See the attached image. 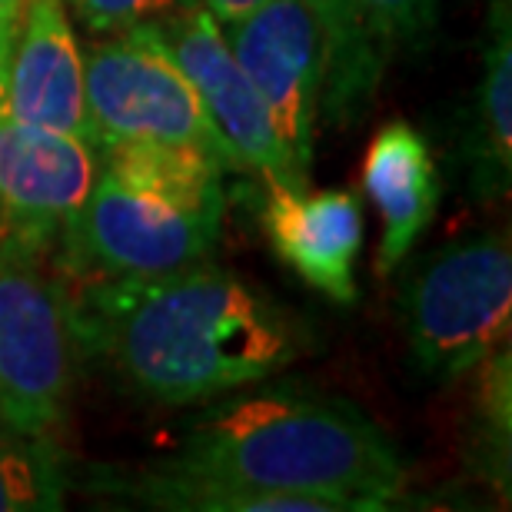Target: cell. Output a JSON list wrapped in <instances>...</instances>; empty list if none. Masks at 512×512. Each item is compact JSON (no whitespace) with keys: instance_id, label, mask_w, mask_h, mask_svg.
<instances>
[{"instance_id":"6da1fadb","label":"cell","mask_w":512,"mask_h":512,"mask_svg":"<svg viewBox=\"0 0 512 512\" xmlns=\"http://www.w3.org/2000/svg\"><path fill=\"white\" fill-rule=\"evenodd\" d=\"M64 290L77 353L163 406L210 403L280 376L313 343L290 306L210 260Z\"/></svg>"},{"instance_id":"7a4b0ae2","label":"cell","mask_w":512,"mask_h":512,"mask_svg":"<svg viewBox=\"0 0 512 512\" xmlns=\"http://www.w3.org/2000/svg\"><path fill=\"white\" fill-rule=\"evenodd\" d=\"M157 463L283 493L343 496L363 512L389 509L406 486L393 439L353 399L273 376L183 419L173 453Z\"/></svg>"},{"instance_id":"3957f363","label":"cell","mask_w":512,"mask_h":512,"mask_svg":"<svg viewBox=\"0 0 512 512\" xmlns=\"http://www.w3.org/2000/svg\"><path fill=\"white\" fill-rule=\"evenodd\" d=\"M419 376L453 383L509 343L512 253L506 233L463 237L426 253L399 290Z\"/></svg>"},{"instance_id":"277c9868","label":"cell","mask_w":512,"mask_h":512,"mask_svg":"<svg viewBox=\"0 0 512 512\" xmlns=\"http://www.w3.org/2000/svg\"><path fill=\"white\" fill-rule=\"evenodd\" d=\"M220 227L223 213L193 210L100 170L60 233L54 260L64 283L157 276L210 260Z\"/></svg>"},{"instance_id":"5b68a950","label":"cell","mask_w":512,"mask_h":512,"mask_svg":"<svg viewBox=\"0 0 512 512\" xmlns=\"http://www.w3.org/2000/svg\"><path fill=\"white\" fill-rule=\"evenodd\" d=\"M84 90L100 143L147 140L197 147L227 170H243L190 77L133 30L104 34L84 50Z\"/></svg>"},{"instance_id":"8992f818","label":"cell","mask_w":512,"mask_h":512,"mask_svg":"<svg viewBox=\"0 0 512 512\" xmlns=\"http://www.w3.org/2000/svg\"><path fill=\"white\" fill-rule=\"evenodd\" d=\"M77 373L67 290L40 263L0 256V419L30 436L64 426Z\"/></svg>"},{"instance_id":"52a82bcc","label":"cell","mask_w":512,"mask_h":512,"mask_svg":"<svg viewBox=\"0 0 512 512\" xmlns=\"http://www.w3.org/2000/svg\"><path fill=\"white\" fill-rule=\"evenodd\" d=\"M97 173L94 143L20 124L0 100V256L44 266Z\"/></svg>"},{"instance_id":"ba28073f","label":"cell","mask_w":512,"mask_h":512,"mask_svg":"<svg viewBox=\"0 0 512 512\" xmlns=\"http://www.w3.org/2000/svg\"><path fill=\"white\" fill-rule=\"evenodd\" d=\"M133 34L160 47L190 77L213 124L220 127L233 153L240 157L243 170H253L263 180L283 183L290 190H310V177H303L293 167L260 94L237 64L227 37H223V27L207 4L180 10L157 24L133 27Z\"/></svg>"},{"instance_id":"9c48e42d","label":"cell","mask_w":512,"mask_h":512,"mask_svg":"<svg viewBox=\"0 0 512 512\" xmlns=\"http://www.w3.org/2000/svg\"><path fill=\"white\" fill-rule=\"evenodd\" d=\"M223 37L260 94L293 167L310 177L323 100V30L303 0H266L223 27Z\"/></svg>"},{"instance_id":"30bf717a","label":"cell","mask_w":512,"mask_h":512,"mask_svg":"<svg viewBox=\"0 0 512 512\" xmlns=\"http://www.w3.org/2000/svg\"><path fill=\"white\" fill-rule=\"evenodd\" d=\"M4 110L20 124L74 133L100 147L84 90V50L64 0H27L7 54Z\"/></svg>"},{"instance_id":"8fae6325","label":"cell","mask_w":512,"mask_h":512,"mask_svg":"<svg viewBox=\"0 0 512 512\" xmlns=\"http://www.w3.org/2000/svg\"><path fill=\"white\" fill-rule=\"evenodd\" d=\"M263 230L273 253L333 303L356 300L363 207L353 190H290L263 180Z\"/></svg>"},{"instance_id":"7c38bea8","label":"cell","mask_w":512,"mask_h":512,"mask_svg":"<svg viewBox=\"0 0 512 512\" xmlns=\"http://www.w3.org/2000/svg\"><path fill=\"white\" fill-rule=\"evenodd\" d=\"M363 190L383 223L376 270L389 276L413 253L443 197L429 143L413 124L389 120L373 133L363 163Z\"/></svg>"},{"instance_id":"4fadbf2b","label":"cell","mask_w":512,"mask_h":512,"mask_svg":"<svg viewBox=\"0 0 512 512\" xmlns=\"http://www.w3.org/2000/svg\"><path fill=\"white\" fill-rule=\"evenodd\" d=\"M90 493L117 496L133 506L170 509V512H363L353 499L316 496V493H283L230 479H213L160 466L157 459L133 469H90Z\"/></svg>"},{"instance_id":"5bb4252c","label":"cell","mask_w":512,"mask_h":512,"mask_svg":"<svg viewBox=\"0 0 512 512\" xmlns=\"http://www.w3.org/2000/svg\"><path fill=\"white\" fill-rule=\"evenodd\" d=\"M469 183L483 200L506 197L512 177V17L509 0L489 4L483 77L469 120Z\"/></svg>"},{"instance_id":"9a60e30c","label":"cell","mask_w":512,"mask_h":512,"mask_svg":"<svg viewBox=\"0 0 512 512\" xmlns=\"http://www.w3.org/2000/svg\"><path fill=\"white\" fill-rule=\"evenodd\" d=\"M323 30V100L333 127H353L370 110L386 57L376 50L356 0H303Z\"/></svg>"},{"instance_id":"2e32d148","label":"cell","mask_w":512,"mask_h":512,"mask_svg":"<svg viewBox=\"0 0 512 512\" xmlns=\"http://www.w3.org/2000/svg\"><path fill=\"white\" fill-rule=\"evenodd\" d=\"M97 153L100 170L120 183L160 193V197L187 203L193 210H227L223 173L230 170L207 150L147 140H104Z\"/></svg>"},{"instance_id":"e0dca14e","label":"cell","mask_w":512,"mask_h":512,"mask_svg":"<svg viewBox=\"0 0 512 512\" xmlns=\"http://www.w3.org/2000/svg\"><path fill=\"white\" fill-rule=\"evenodd\" d=\"M70 476L54 439L30 436L0 419V512L64 509Z\"/></svg>"},{"instance_id":"ac0fdd59","label":"cell","mask_w":512,"mask_h":512,"mask_svg":"<svg viewBox=\"0 0 512 512\" xmlns=\"http://www.w3.org/2000/svg\"><path fill=\"white\" fill-rule=\"evenodd\" d=\"M479 370V393L473 406V466L496 489L509 493V429H512V370L509 343L486 356Z\"/></svg>"},{"instance_id":"d6986e66","label":"cell","mask_w":512,"mask_h":512,"mask_svg":"<svg viewBox=\"0 0 512 512\" xmlns=\"http://www.w3.org/2000/svg\"><path fill=\"white\" fill-rule=\"evenodd\" d=\"M376 50L389 60L399 50H423L439 24L443 0H356Z\"/></svg>"},{"instance_id":"ffe728a7","label":"cell","mask_w":512,"mask_h":512,"mask_svg":"<svg viewBox=\"0 0 512 512\" xmlns=\"http://www.w3.org/2000/svg\"><path fill=\"white\" fill-rule=\"evenodd\" d=\"M90 34H124V30L157 24L203 0H70Z\"/></svg>"},{"instance_id":"44dd1931","label":"cell","mask_w":512,"mask_h":512,"mask_svg":"<svg viewBox=\"0 0 512 512\" xmlns=\"http://www.w3.org/2000/svg\"><path fill=\"white\" fill-rule=\"evenodd\" d=\"M203 4H207L210 14L217 17L220 27H227V24H233V20L247 17L250 10H256L260 4H266V0H203Z\"/></svg>"},{"instance_id":"7402d4cb","label":"cell","mask_w":512,"mask_h":512,"mask_svg":"<svg viewBox=\"0 0 512 512\" xmlns=\"http://www.w3.org/2000/svg\"><path fill=\"white\" fill-rule=\"evenodd\" d=\"M14 34H17V24H14V27H4V30H0V100H4V74H7V54H10V44H14Z\"/></svg>"},{"instance_id":"603a6c76","label":"cell","mask_w":512,"mask_h":512,"mask_svg":"<svg viewBox=\"0 0 512 512\" xmlns=\"http://www.w3.org/2000/svg\"><path fill=\"white\" fill-rule=\"evenodd\" d=\"M27 0H0V30L14 27L20 20V10H24Z\"/></svg>"}]
</instances>
